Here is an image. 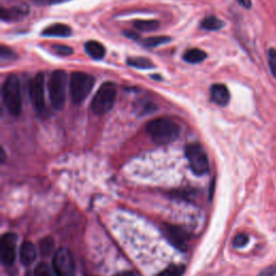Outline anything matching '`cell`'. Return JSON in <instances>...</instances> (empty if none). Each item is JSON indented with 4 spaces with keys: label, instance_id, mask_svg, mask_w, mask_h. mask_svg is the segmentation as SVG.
Instances as JSON below:
<instances>
[{
    "label": "cell",
    "instance_id": "1",
    "mask_svg": "<svg viewBox=\"0 0 276 276\" xmlns=\"http://www.w3.org/2000/svg\"><path fill=\"white\" fill-rule=\"evenodd\" d=\"M146 130L153 143L158 145L171 144L178 138L180 127L173 120L168 118H159L148 122Z\"/></svg>",
    "mask_w": 276,
    "mask_h": 276
},
{
    "label": "cell",
    "instance_id": "2",
    "mask_svg": "<svg viewBox=\"0 0 276 276\" xmlns=\"http://www.w3.org/2000/svg\"><path fill=\"white\" fill-rule=\"evenodd\" d=\"M3 100L7 110L13 117H19L22 111L20 81L16 75H10L3 86Z\"/></svg>",
    "mask_w": 276,
    "mask_h": 276
},
{
    "label": "cell",
    "instance_id": "3",
    "mask_svg": "<svg viewBox=\"0 0 276 276\" xmlns=\"http://www.w3.org/2000/svg\"><path fill=\"white\" fill-rule=\"evenodd\" d=\"M117 93L118 90L116 83H113L111 81L105 82L103 86L98 89L95 96L93 97V100H92V110L98 116L105 115V113L110 111L113 107V105H115Z\"/></svg>",
    "mask_w": 276,
    "mask_h": 276
},
{
    "label": "cell",
    "instance_id": "4",
    "mask_svg": "<svg viewBox=\"0 0 276 276\" xmlns=\"http://www.w3.org/2000/svg\"><path fill=\"white\" fill-rule=\"evenodd\" d=\"M95 83L94 77L86 73H73L70 76L69 89L72 101L75 104H81L87 100Z\"/></svg>",
    "mask_w": 276,
    "mask_h": 276
},
{
    "label": "cell",
    "instance_id": "5",
    "mask_svg": "<svg viewBox=\"0 0 276 276\" xmlns=\"http://www.w3.org/2000/svg\"><path fill=\"white\" fill-rule=\"evenodd\" d=\"M67 77L64 70H55L52 73L49 81V94L53 108L56 110L63 109L66 102Z\"/></svg>",
    "mask_w": 276,
    "mask_h": 276
},
{
    "label": "cell",
    "instance_id": "6",
    "mask_svg": "<svg viewBox=\"0 0 276 276\" xmlns=\"http://www.w3.org/2000/svg\"><path fill=\"white\" fill-rule=\"evenodd\" d=\"M186 157L189 162L190 168L192 172L197 175L202 176L208 173L209 171V162L207 154L203 149L200 144H189L186 147Z\"/></svg>",
    "mask_w": 276,
    "mask_h": 276
},
{
    "label": "cell",
    "instance_id": "7",
    "mask_svg": "<svg viewBox=\"0 0 276 276\" xmlns=\"http://www.w3.org/2000/svg\"><path fill=\"white\" fill-rule=\"evenodd\" d=\"M52 266L55 276H76L74 258L70 251L64 247L54 252Z\"/></svg>",
    "mask_w": 276,
    "mask_h": 276
},
{
    "label": "cell",
    "instance_id": "8",
    "mask_svg": "<svg viewBox=\"0 0 276 276\" xmlns=\"http://www.w3.org/2000/svg\"><path fill=\"white\" fill-rule=\"evenodd\" d=\"M17 240L18 236L14 233H5L0 239V258L3 264L10 266L17 259Z\"/></svg>",
    "mask_w": 276,
    "mask_h": 276
},
{
    "label": "cell",
    "instance_id": "9",
    "mask_svg": "<svg viewBox=\"0 0 276 276\" xmlns=\"http://www.w3.org/2000/svg\"><path fill=\"white\" fill-rule=\"evenodd\" d=\"M30 96L34 108L38 112L45 110V75L37 74L30 82Z\"/></svg>",
    "mask_w": 276,
    "mask_h": 276
},
{
    "label": "cell",
    "instance_id": "10",
    "mask_svg": "<svg viewBox=\"0 0 276 276\" xmlns=\"http://www.w3.org/2000/svg\"><path fill=\"white\" fill-rule=\"evenodd\" d=\"M163 232L165 237L168 239V242L174 247H176L177 249H179L181 251H186L188 249L189 236L187 234V232L183 230L181 226L166 224L164 225Z\"/></svg>",
    "mask_w": 276,
    "mask_h": 276
},
{
    "label": "cell",
    "instance_id": "11",
    "mask_svg": "<svg viewBox=\"0 0 276 276\" xmlns=\"http://www.w3.org/2000/svg\"><path fill=\"white\" fill-rule=\"evenodd\" d=\"M210 97L219 106H226L230 102V92L224 84H214L210 88Z\"/></svg>",
    "mask_w": 276,
    "mask_h": 276
},
{
    "label": "cell",
    "instance_id": "12",
    "mask_svg": "<svg viewBox=\"0 0 276 276\" xmlns=\"http://www.w3.org/2000/svg\"><path fill=\"white\" fill-rule=\"evenodd\" d=\"M37 258V250L35 245L28 240H25V242L21 245L20 247V260L22 262L23 265L28 266L32 265L35 260Z\"/></svg>",
    "mask_w": 276,
    "mask_h": 276
},
{
    "label": "cell",
    "instance_id": "13",
    "mask_svg": "<svg viewBox=\"0 0 276 276\" xmlns=\"http://www.w3.org/2000/svg\"><path fill=\"white\" fill-rule=\"evenodd\" d=\"M28 7L25 5L13 7L10 9H3L2 10V20L3 21H17L21 20L27 16Z\"/></svg>",
    "mask_w": 276,
    "mask_h": 276
},
{
    "label": "cell",
    "instance_id": "14",
    "mask_svg": "<svg viewBox=\"0 0 276 276\" xmlns=\"http://www.w3.org/2000/svg\"><path fill=\"white\" fill-rule=\"evenodd\" d=\"M42 35H45V36L48 37H68L72 35V28L65 24L56 23L47 27L46 30L42 32Z\"/></svg>",
    "mask_w": 276,
    "mask_h": 276
},
{
    "label": "cell",
    "instance_id": "15",
    "mask_svg": "<svg viewBox=\"0 0 276 276\" xmlns=\"http://www.w3.org/2000/svg\"><path fill=\"white\" fill-rule=\"evenodd\" d=\"M86 52L94 60H102L106 54V49L97 41H88L86 44Z\"/></svg>",
    "mask_w": 276,
    "mask_h": 276
},
{
    "label": "cell",
    "instance_id": "16",
    "mask_svg": "<svg viewBox=\"0 0 276 276\" xmlns=\"http://www.w3.org/2000/svg\"><path fill=\"white\" fill-rule=\"evenodd\" d=\"M207 55L201 49H190L183 54V60L190 64H199L206 60Z\"/></svg>",
    "mask_w": 276,
    "mask_h": 276
},
{
    "label": "cell",
    "instance_id": "17",
    "mask_svg": "<svg viewBox=\"0 0 276 276\" xmlns=\"http://www.w3.org/2000/svg\"><path fill=\"white\" fill-rule=\"evenodd\" d=\"M159 26H160V23L158 21H154V20H148V21L138 20L134 22V27H135V30L139 32H144V33L153 32L155 30H158Z\"/></svg>",
    "mask_w": 276,
    "mask_h": 276
},
{
    "label": "cell",
    "instance_id": "18",
    "mask_svg": "<svg viewBox=\"0 0 276 276\" xmlns=\"http://www.w3.org/2000/svg\"><path fill=\"white\" fill-rule=\"evenodd\" d=\"M223 26H224V24L222 21L219 20L216 17L205 18L201 23V28H203V30H205V31H210V32L219 31Z\"/></svg>",
    "mask_w": 276,
    "mask_h": 276
},
{
    "label": "cell",
    "instance_id": "19",
    "mask_svg": "<svg viewBox=\"0 0 276 276\" xmlns=\"http://www.w3.org/2000/svg\"><path fill=\"white\" fill-rule=\"evenodd\" d=\"M127 65L139 69H149L154 67V64L146 58H131L127 60Z\"/></svg>",
    "mask_w": 276,
    "mask_h": 276
},
{
    "label": "cell",
    "instance_id": "20",
    "mask_svg": "<svg viewBox=\"0 0 276 276\" xmlns=\"http://www.w3.org/2000/svg\"><path fill=\"white\" fill-rule=\"evenodd\" d=\"M55 243L52 237L47 236L40 240V251L41 254L45 257H50L54 251Z\"/></svg>",
    "mask_w": 276,
    "mask_h": 276
},
{
    "label": "cell",
    "instance_id": "21",
    "mask_svg": "<svg viewBox=\"0 0 276 276\" xmlns=\"http://www.w3.org/2000/svg\"><path fill=\"white\" fill-rule=\"evenodd\" d=\"M169 41H171V38L169 37L157 36V37H150V38L144 39L143 42H141V45L146 48H155V47H159L161 45H165Z\"/></svg>",
    "mask_w": 276,
    "mask_h": 276
},
{
    "label": "cell",
    "instance_id": "22",
    "mask_svg": "<svg viewBox=\"0 0 276 276\" xmlns=\"http://www.w3.org/2000/svg\"><path fill=\"white\" fill-rule=\"evenodd\" d=\"M186 266L181 264H171L165 270L162 271L158 276H182L185 274Z\"/></svg>",
    "mask_w": 276,
    "mask_h": 276
},
{
    "label": "cell",
    "instance_id": "23",
    "mask_svg": "<svg viewBox=\"0 0 276 276\" xmlns=\"http://www.w3.org/2000/svg\"><path fill=\"white\" fill-rule=\"evenodd\" d=\"M249 242V236L245 234V233H239V234H236L232 240L233 246L235 247V248H243Z\"/></svg>",
    "mask_w": 276,
    "mask_h": 276
},
{
    "label": "cell",
    "instance_id": "24",
    "mask_svg": "<svg viewBox=\"0 0 276 276\" xmlns=\"http://www.w3.org/2000/svg\"><path fill=\"white\" fill-rule=\"evenodd\" d=\"M34 275L35 276H53L51 268L49 267V265L45 262H40L39 264H37V266L35 267Z\"/></svg>",
    "mask_w": 276,
    "mask_h": 276
},
{
    "label": "cell",
    "instance_id": "25",
    "mask_svg": "<svg viewBox=\"0 0 276 276\" xmlns=\"http://www.w3.org/2000/svg\"><path fill=\"white\" fill-rule=\"evenodd\" d=\"M267 61L272 75L276 78V49H270L267 52Z\"/></svg>",
    "mask_w": 276,
    "mask_h": 276
},
{
    "label": "cell",
    "instance_id": "26",
    "mask_svg": "<svg viewBox=\"0 0 276 276\" xmlns=\"http://www.w3.org/2000/svg\"><path fill=\"white\" fill-rule=\"evenodd\" d=\"M52 50L55 52V54H58L60 56H68L70 54H73V49L68 47V46H64V45H55L52 46Z\"/></svg>",
    "mask_w": 276,
    "mask_h": 276
},
{
    "label": "cell",
    "instance_id": "27",
    "mask_svg": "<svg viewBox=\"0 0 276 276\" xmlns=\"http://www.w3.org/2000/svg\"><path fill=\"white\" fill-rule=\"evenodd\" d=\"M0 56H2V59L5 60V59H17V55L14 54L10 49H8L7 47H2V49H0Z\"/></svg>",
    "mask_w": 276,
    "mask_h": 276
},
{
    "label": "cell",
    "instance_id": "28",
    "mask_svg": "<svg viewBox=\"0 0 276 276\" xmlns=\"http://www.w3.org/2000/svg\"><path fill=\"white\" fill-rule=\"evenodd\" d=\"M275 275H276V264H272L270 266L263 268V270L258 274V276H275Z\"/></svg>",
    "mask_w": 276,
    "mask_h": 276
},
{
    "label": "cell",
    "instance_id": "29",
    "mask_svg": "<svg viewBox=\"0 0 276 276\" xmlns=\"http://www.w3.org/2000/svg\"><path fill=\"white\" fill-rule=\"evenodd\" d=\"M236 2L245 9L251 8V0H236Z\"/></svg>",
    "mask_w": 276,
    "mask_h": 276
},
{
    "label": "cell",
    "instance_id": "30",
    "mask_svg": "<svg viewBox=\"0 0 276 276\" xmlns=\"http://www.w3.org/2000/svg\"><path fill=\"white\" fill-rule=\"evenodd\" d=\"M124 35H125V36H126L127 38L133 39V40H138V39H139V35H138V34H135V33H133V32H125Z\"/></svg>",
    "mask_w": 276,
    "mask_h": 276
},
{
    "label": "cell",
    "instance_id": "31",
    "mask_svg": "<svg viewBox=\"0 0 276 276\" xmlns=\"http://www.w3.org/2000/svg\"><path fill=\"white\" fill-rule=\"evenodd\" d=\"M115 276H135V274H134L133 272H130V271H123V272H120V273L116 274Z\"/></svg>",
    "mask_w": 276,
    "mask_h": 276
},
{
    "label": "cell",
    "instance_id": "32",
    "mask_svg": "<svg viewBox=\"0 0 276 276\" xmlns=\"http://www.w3.org/2000/svg\"><path fill=\"white\" fill-rule=\"evenodd\" d=\"M64 2H67V0H51V4H60Z\"/></svg>",
    "mask_w": 276,
    "mask_h": 276
},
{
    "label": "cell",
    "instance_id": "33",
    "mask_svg": "<svg viewBox=\"0 0 276 276\" xmlns=\"http://www.w3.org/2000/svg\"><path fill=\"white\" fill-rule=\"evenodd\" d=\"M33 2L37 3V4H44L46 2V0H33Z\"/></svg>",
    "mask_w": 276,
    "mask_h": 276
}]
</instances>
